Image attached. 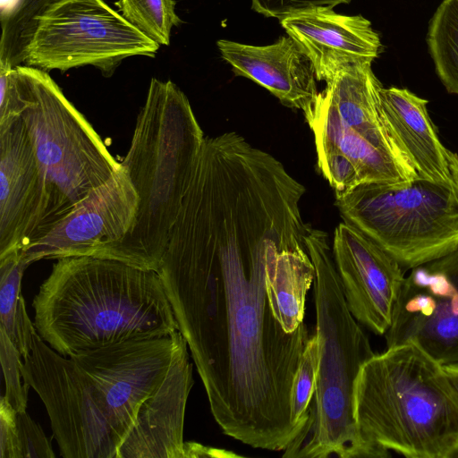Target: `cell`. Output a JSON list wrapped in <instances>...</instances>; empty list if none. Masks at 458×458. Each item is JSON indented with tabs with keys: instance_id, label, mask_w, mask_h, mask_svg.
Segmentation results:
<instances>
[{
	"instance_id": "1",
	"label": "cell",
	"mask_w": 458,
	"mask_h": 458,
	"mask_svg": "<svg viewBox=\"0 0 458 458\" xmlns=\"http://www.w3.org/2000/svg\"><path fill=\"white\" fill-rule=\"evenodd\" d=\"M302 221L255 189L224 185L185 202L157 270L223 432L285 451L293 380L310 337L316 271Z\"/></svg>"
},
{
	"instance_id": "2",
	"label": "cell",
	"mask_w": 458,
	"mask_h": 458,
	"mask_svg": "<svg viewBox=\"0 0 458 458\" xmlns=\"http://www.w3.org/2000/svg\"><path fill=\"white\" fill-rule=\"evenodd\" d=\"M32 307L37 333L64 357L177 330L158 273L111 259H58Z\"/></svg>"
},
{
	"instance_id": "3",
	"label": "cell",
	"mask_w": 458,
	"mask_h": 458,
	"mask_svg": "<svg viewBox=\"0 0 458 458\" xmlns=\"http://www.w3.org/2000/svg\"><path fill=\"white\" fill-rule=\"evenodd\" d=\"M205 138L186 95L173 81L152 78L121 162L139 196L135 220L93 257L157 272Z\"/></svg>"
},
{
	"instance_id": "4",
	"label": "cell",
	"mask_w": 458,
	"mask_h": 458,
	"mask_svg": "<svg viewBox=\"0 0 458 458\" xmlns=\"http://www.w3.org/2000/svg\"><path fill=\"white\" fill-rule=\"evenodd\" d=\"M363 439L380 458H458V392L443 364L413 342L367 360L354 394Z\"/></svg>"
},
{
	"instance_id": "5",
	"label": "cell",
	"mask_w": 458,
	"mask_h": 458,
	"mask_svg": "<svg viewBox=\"0 0 458 458\" xmlns=\"http://www.w3.org/2000/svg\"><path fill=\"white\" fill-rule=\"evenodd\" d=\"M306 246L316 271L315 335L318 362L304 436L291 458H380L355 419L356 381L375 352L349 310L326 232L309 225Z\"/></svg>"
},
{
	"instance_id": "6",
	"label": "cell",
	"mask_w": 458,
	"mask_h": 458,
	"mask_svg": "<svg viewBox=\"0 0 458 458\" xmlns=\"http://www.w3.org/2000/svg\"><path fill=\"white\" fill-rule=\"evenodd\" d=\"M335 205L404 272L437 259L458 249V155L448 182H366L335 192Z\"/></svg>"
},
{
	"instance_id": "7",
	"label": "cell",
	"mask_w": 458,
	"mask_h": 458,
	"mask_svg": "<svg viewBox=\"0 0 458 458\" xmlns=\"http://www.w3.org/2000/svg\"><path fill=\"white\" fill-rule=\"evenodd\" d=\"M15 66L26 102L21 119L49 196L46 233L91 191L110 179L122 163L110 154L86 117L46 71Z\"/></svg>"
},
{
	"instance_id": "8",
	"label": "cell",
	"mask_w": 458,
	"mask_h": 458,
	"mask_svg": "<svg viewBox=\"0 0 458 458\" xmlns=\"http://www.w3.org/2000/svg\"><path fill=\"white\" fill-rule=\"evenodd\" d=\"M159 46L106 0H54L36 18L22 56L46 72L92 65L107 77L125 58L154 57Z\"/></svg>"
},
{
	"instance_id": "9",
	"label": "cell",
	"mask_w": 458,
	"mask_h": 458,
	"mask_svg": "<svg viewBox=\"0 0 458 458\" xmlns=\"http://www.w3.org/2000/svg\"><path fill=\"white\" fill-rule=\"evenodd\" d=\"M23 383L38 394L64 458H116L118 443L89 377L32 330L21 367Z\"/></svg>"
},
{
	"instance_id": "10",
	"label": "cell",
	"mask_w": 458,
	"mask_h": 458,
	"mask_svg": "<svg viewBox=\"0 0 458 458\" xmlns=\"http://www.w3.org/2000/svg\"><path fill=\"white\" fill-rule=\"evenodd\" d=\"M176 331L70 356L91 379L118 446L143 402L164 381L173 360Z\"/></svg>"
},
{
	"instance_id": "11",
	"label": "cell",
	"mask_w": 458,
	"mask_h": 458,
	"mask_svg": "<svg viewBox=\"0 0 458 458\" xmlns=\"http://www.w3.org/2000/svg\"><path fill=\"white\" fill-rule=\"evenodd\" d=\"M386 346L413 342L443 365L458 364V249L410 270Z\"/></svg>"
},
{
	"instance_id": "12",
	"label": "cell",
	"mask_w": 458,
	"mask_h": 458,
	"mask_svg": "<svg viewBox=\"0 0 458 458\" xmlns=\"http://www.w3.org/2000/svg\"><path fill=\"white\" fill-rule=\"evenodd\" d=\"M139 196L121 167L91 191L47 233L21 250L27 266L40 259L92 256L101 246L122 239L132 226Z\"/></svg>"
},
{
	"instance_id": "13",
	"label": "cell",
	"mask_w": 458,
	"mask_h": 458,
	"mask_svg": "<svg viewBox=\"0 0 458 458\" xmlns=\"http://www.w3.org/2000/svg\"><path fill=\"white\" fill-rule=\"evenodd\" d=\"M332 253L349 310L371 332L385 335L405 272L381 247L345 222L335 230Z\"/></svg>"
},
{
	"instance_id": "14",
	"label": "cell",
	"mask_w": 458,
	"mask_h": 458,
	"mask_svg": "<svg viewBox=\"0 0 458 458\" xmlns=\"http://www.w3.org/2000/svg\"><path fill=\"white\" fill-rule=\"evenodd\" d=\"M49 196L23 120L0 130V258L47 227Z\"/></svg>"
},
{
	"instance_id": "15",
	"label": "cell",
	"mask_w": 458,
	"mask_h": 458,
	"mask_svg": "<svg viewBox=\"0 0 458 458\" xmlns=\"http://www.w3.org/2000/svg\"><path fill=\"white\" fill-rule=\"evenodd\" d=\"M193 383L188 344L177 330L168 372L140 407L117 448L116 458H186L183 425Z\"/></svg>"
},
{
	"instance_id": "16",
	"label": "cell",
	"mask_w": 458,
	"mask_h": 458,
	"mask_svg": "<svg viewBox=\"0 0 458 458\" xmlns=\"http://www.w3.org/2000/svg\"><path fill=\"white\" fill-rule=\"evenodd\" d=\"M279 21L311 61L318 81L327 82L347 66L372 63L382 48L379 35L361 15L317 8Z\"/></svg>"
},
{
	"instance_id": "17",
	"label": "cell",
	"mask_w": 458,
	"mask_h": 458,
	"mask_svg": "<svg viewBox=\"0 0 458 458\" xmlns=\"http://www.w3.org/2000/svg\"><path fill=\"white\" fill-rule=\"evenodd\" d=\"M222 58L237 76L267 89L280 102L308 115L318 91L311 61L290 37L267 46H251L227 39L216 43Z\"/></svg>"
},
{
	"instance_id": "18",
	"label": "cell",
	"mask_w": 458,
	"mask_h": 458,
	"mask_svg": "<svg viewBox=\"0 0 458 458\" xmlns=\"http://www.w3.org/2000/svg\"><path fill=\"white\" fill-rule=\"evenodd\" d=\"M385 120L420 178L437 182L453 179L455 153L441 142L427 108L428 101L407 89L382 87Z\"/></svg>"
},
{
	"instance_id": "19",
	"label": "cell",
	"mask_w": 458,
	"mask_h": 458,
	"mask_svg": "<svg viewBox=\"0 0 458 458\" xmlns=\"http://www.w3.org/2000/svg\"><path fill=\"white\" fill-rule=\"evenodd\" d=\"M372 63L339 71L324 89L342 122L392 157L412 179L420 178L390 131L381 108L382 84Z\"/></svg>"
},
{
	"instance_id": "20",
	"label": "cell",
	"mask_w": 458,
	"mask_h": 458,
	"mask_svg": "<svg viewBox=\"0 0 458 458\" xmlns=\"http://www.w3.org/2000/svg\"><path fill=\"white\" fill-rule=\"evenodd\" d=\"M315 138L316 150H335L357 167L362 182L400 184L412 179L392 157L345 125L325 90L318 92L305 116Z\"/></svg>"
},
{
	"instance_id": "21",
	"label": "cell",
	"mask_w": 458,
	"mask_h": 458,
	"mask_svg": "<svg viewBox=\"0 0 458 458\" xmlns=\"http://www.w3.org/2000/svg\"><path fill=\"white\" fill-rule=\"evenodd\" d=\"M27 267L21 250L0 258V327L19 349L22 358L31 350L34 328L21 294V279Z\"/></svg>"
},
{
	"instance_id": "22",
	"label": "cell",
	"mask_w": 458,
	"mask_h": 458,
	"mask_svg": "<svg viewBox=\"0 0 458 458\" xmlns=\"http://www.w3.org/2000/svg\"><path fill=\"white\" fill-rule=\"evenodd\" d=\"M427 42L436 72L458 95V0H443L430 20Z\"/></svg>"
},
{
	"instance_id": "23",
	"label": "cell",
	"mask_w": 458,
	"mask_h": 458,
	"mask_svg": "<svg viewBox=\"0 0 458 458\" xmlns=\"http://www.w3.org/2000/svg\"><path fill=\"white\" fill-rule=\"evenodd\" d=\"M174 0H118L114 5L131 25L158 45L168 46L172 29L182 20Z\"/></svg>"
},
{
	"instance_id": "24",
	"label": "cell",
	"mask_w": 458,
	"mask_h": 458,
	"mask_svg": "<svg viewBox=\"0 0 458 458\" xmlns=\"http://www.w3.org/2000/svg\"><path fill=\"white\" fill-rule=\"evenodd\" d=\"M318 362V344L317 336L314 334L310 335L301 355L298 369L293 380L290 396L291 418L293 421L303 431L302 437L310 420L311 401L316 387ZM298 445L289 454H287L285 457H289L291 453L298 446Z\"/></svg>"
},
{
	"instance_id": "25",
	"label": "cell",
	"mask_w": 458,
	"mask_h": 458,
	"mask_svg": "<svg viewBox=\"0 0 458 458\" xmlns=\"http://www.w3.org/2000/svg\"><path fill=\"white\" fill-rule=\"evenodd\" d=\"M21 353L0 327V360L5 380V398L18 411H26L30 386L21 385Z\"/></svg>"
},
{
	"instance_id": "26",
	"label": "cell",
	"mask_w": 458,
	"mask_h": 458,
	"mask_svg": "<svg viewBox=\"0 0 458 458\" xmlns=\"http://www.w3.org/2000/svg\"><path fill=\"white\" fill-rule=\"evenodd\" d=\"M26 107L16 66L2 60L0 68V130L21 117Z\"/></svg>"
},
{
	"instance_id": "27",
	"label": "cell",
	"mask_w": 458,
	"mask_h": 458,
	"mask_svg": "<svg viewBox=\"0 0 458 458\" xmlns=\"http://www.w3.org/2000/svg\"><path fill=\"white\" fill-rule=\"evenodd\" d=\"M318 167L335 192H347L363 183L354 164L335 150L317 151Z\"/></svg>"
},
{
	"instance_id": "28",
	"label": "cell",
	"mask_w": 458,
	"mask_h": 458,
	"mask_svg": "<svg viewBox=\"0 0 458 458\" xmlns=\"http://www.w3.org/2000/svg\"><path fill=\"white\" fill-rule=\"evenodd\" d=\"M20 458H55L51 440L26 411L17 412Z\"/></svg>"
},
{
	"instance_id": "29",
	"label": "cell",
	"mask_w": 458,
	"mask_h": 458,
	"mask_svg": "<svg viewBox=\"0 0 458 458\" xmlns=\"http://www.w3.org/2000/svg\"><path fill=\"white\" fill-rule=\"evenodd\" d=\"M352 0H251V8L265 17L281 20L284 17L301 12L317 9H333L340 4Z\"/></svg>"
},
{
	"instance_id": "30",
	"label": "cell",
	"mask_w": 458,
	"mask_h": 458,
	"mask_svg": "<svg viewBox=\"0 0 458 458\" xmlns=\"http://www.w3.org/2000/svg\"><path fill=\"white\" fill-rule=\"evenodd\" d=\"M0 458H20L17 411L5 398H0Z\"/></svg>"
},
{
	"instance_id": "31",
	"label": "cell",
	"mask_w": 458,
	"mask_h": 458,
	"mask_svg": "<svg viewBox=\"0 0 458 458\" xmlns=\"http://www.w3.org/2000/svg\"><path fill=\"white\" fill-rule=\"evenodd\" d=\"M186 457H235L237 454L215 448L204 446L198 443L185 442Z\"/></svg>"
},
{
	"instance_id": "32",
	"label": "cell",
	"mask_w": 458,
	"mask_h": 458,
	"mask_svg": "<svg viewBox=\"0 0 458 458\" xmlns=\"http://www.w3.org/2000/svg\"><path fill=\"white\" fill-rule=\"evenodd\" d=\"M444 367L449 378L458 392V364L444 365Z\"/></svg>"
}]
</instances>
